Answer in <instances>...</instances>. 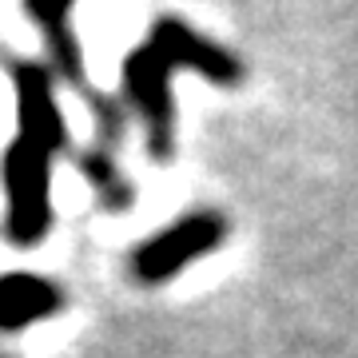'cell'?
Masks as SVG:
<instances>
[{
	"mask_svg": "<svg viewBox=\"0 0 358 358\" xmlns=\"http://www.w3.org/2000/svg\"><path fill=\"white\" fill-rule=\"evenodd\" d=\"M16 84V136L4 155V195H8V239L20 247L40 243L52 227V159L64 148L68 128L56 84L44 64L16 60L13 64Z\"/></svg>",
	"mask_w": 358,
	"mask_h": 358,
	"instance_id": "obj_1",
	"label": "cell"
},
{
	"mask_svg": "<svg viewBox=\"0 0 358 358\" xmlns=\"http://www.w3.org/2000/svg\"><path fill=\"white\" fill-rule=\"evenodd\" d=\"M176 68H195L215 84H239L243 80V64L231 56L227 48L211 44L199 36L192 24H183L176 16L155 20L143 44L128 52L124 60V100L136 108L148 131V152L155 159L171 155V136H176V108H171V92H167V76Z\"/></svg>",
	"mask_w": 358,
	"mask_h": 358,
	"instance_id": "obj_2",
	"label": "cell"
},
{
	"mask_svg": "<svg viewBox=\"0 0 358 358\" xmlns=\"http://www.w3.org/2000/svg\"><path fill=\"white\" fill-rule=\"evenodd\" d=\"M227 235V219L219 211H183L176 223L159 227L131 251V275L140 282H167L171 275L215 251Z\"/></svg>",
	"mask_w": 358,
	"mask_h": 358,
	"instance_id": "obj_3",
	"label": "cell"
},
{
	"mask_svg": "<svg viewBox=\"0 0 358 358\" xmlns=\"http://www.w3.org/2000/svg\"><path fill=\"white\" fill-rule=\"evenodd\" d=\"M64 307V291L44 275H28V271H13L4 279L0 291V315H4V331L16 334L32 327L40 319H52L56 310Z\"/></svg>",
	"mask_w": 358,
	"mask_h": 358,
	"instance_id": "obj_4",
	"label": "cell"
},
{
	"mask_svg": "<svg viewBox=\"0 0 358 358\" xmlns=\"http://www.w3.org/2000/svg\"><path fill=\"white\" fill-rule=\"evenodd\" d=\"M24 4H28V16H32L40 24V32H44L48 52L56 56V68H60L72 84H80V80H84V72H80V44H76V36H72V24H68L76 0H24Z\"/></svg>",
	"mask_w": 358,
	"mask_h": 358,
	"instance_id": "obj_5",
	"label": "cell"
}]
</instances>
